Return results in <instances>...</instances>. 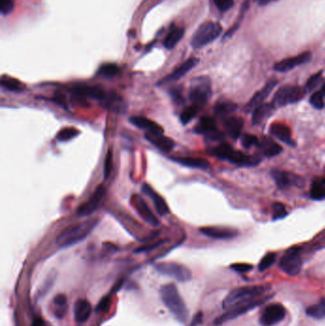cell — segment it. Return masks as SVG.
I'll return each instance as SVG.
<instances>
[{"label":"cell","instance_id":"1","mask_svg":"<svg viewBox=\"0 0 325 326\" xmlns=\"http://www.w3.org/2000/svg\"><path fill=\"white\" fill-rule=\"evenodd\" d=\"M72 93L76 98L81 99H95L99 101L105 108L113 111H121L123 101L121 98L114 93H108L103 88L97 85L76 84L72 88Z\"/></svg>","mask_w":325,"mask_h":326},{"label":"cell","instance_id":"2","mask_svg":"<svg viewBox=\"0 0 325 326\" xmlns=\"http://www.w3.org/2000/svg\"><path fill=\"white\" fill-rule=\"evenodd\" d=\"M161 296L166 308L180 323L185 324L189 319V311L178 292L176 286L173 283H168L162 286Z\"/></svg>","mask_w":325,"mask_h":326},{"label":"cell","instance_id":"3","mask_svg":"<svg viewBox=\"0 0 325 326\" xmlns=\"http://www.w3.org/2000/svg\"><path fill=\"white\" fill-rule=\"evenodd\" d=\"M98 223V218H90L86 221L69 226L57 237L56 242L60 247H69L86 239Z\"/></svg>","mask_w":325,"mask_h":326},{"label":"cell","instance_id":"4","mask_svg":"<svg viewBox=\"0 0 325 326\" xmlns=\"http://www.w3.org/2000/svg\"><path fill=\"white\" fill-rule=\"evenodd\" d=\"M267 288L268 287L264 285H252L236 288L228 294L227 297L223 301L222 306L224 309H230L235 305L253 301L264 293Z\"/></svg>","mask_w":325,"mask_h":326},{"label":"cell","instance_id":"5","mask_svg":"<svg viewBox=\"0 0 325 326\" xmlns=\"http://www.w3.org/2000/svg\"><path fill=\"white\" fill-rule=\"evenodd\" d=\"M222 27L217 22L208 21L201 24L193 35L191 44L193 48L199 49L213 42L221 33Z\"/></svg>","mask_w":325,"mask_h":326},{"label":"cell","instance_id":"6","mask_svg":"<svg viewBox=\"0 0 325 326\" xmlns=\"http://www.w3.org/2000/svg\"><path fill=\"white\" fill-rule=\"evenodd\" d=\"M305 90L300 86L286 85L280 88L275 94L272 104L277 107H283L289 104L297 103L302 100L305 95Z\"/></svg>","mask_w":325,"mask_h":326},{"label":"cell","instance_id":"7","mask_svg":"<svg viewBox=\"0 0 325 326\" xmlns=\"http://www.w3.org/2000/svg\"><path fill=\"white\" fill-rule=\"evenodd\" d=\"M160 274L170 277L179 283H186L192 279V272L186 266L173 261L160 262L155 266Z\"/></svg>","mask_w":325,"mask_h":326},{"label":"cell","instance_id":"8","mask_svg":"<svg viewBox=\"0 0 325 326\" xmlns=\"http://www.w3.org/2000/svg\"><path fill=\"white\" fill-rule=\"evenodd\" d=\"M211 97V83L207 77L195 78L189 92V98L193 104L202 108Z\"/></svg>","mask_w":325,"mask_h":326},{"label":"cell","instance_id":"9","mask_svg":"<svg viewBox=\"0 0 325 326\" xmlns=\"http://www.w3.org/2000/svg\"><path fill=\"white\" fill-rule=\"evenodd\" d=\"M300 248L292 247L286 251L280 261V268L289 276H297L302 271L303 260Z\"/></svg>","mask_w":325,"mask_h":326},{"label":"cell","instance_id":"10","mask_svg":"<svg viewBox=\"0 0 325 326\" xmlns=\"http://www.w3.org/2000/svg\"><path fill=\"white\" fill-rule=\"evenodd\" d=\"M268 299H269V297L265 298V299H261V300L255 299L253 301H249V302H246V303H242V304L235 305L232 308H230L228 312L217 318L216 321H215V324L217 326H219V325H222V324L226 323L228 321H232V320L238 318L239 316L247 313L250 310L260 306L261 304H263Z\"/></svg>","mask_w":325,"mask_h":326},{"label":"cell","instance_id":"11","mask_svg":"<svg viewBox=\"0 0 325 326\" xmlns=\"http://www.w3.org/2000/svg\"><path fill=\"white\" fill-rule=\"evenodd\" d=\"M286 310L281 304H273L265 307L260 317V324L262 326H273L285 318Z\"/></svg>","mask_w":325,"mask_h":326},{"label":"cell","instance_id":"12","mask_svg":"<svg viewBox=\"0 0 325 326\" xmlns=\"http://www.w3.org/2000/svg\"><path fill=\"white\" fill-rule=\"evenodd\" d=\"M105 194H106V188L103 185L98 186L97 190L95 191V193L93 194V196L87 200V202L78 208L77 215L82 216V217L92 215L95 211H97V209L99 206V204L101 203Z\"/></svg>","mask_w":325,"mask_h":326},{"label":"cell","instance_id":"13","mask_svg":"<svg viewBox=\"0 0 325 326\" xmlns=\"http://www.w3.org/2000/svg\"><path fill=\"white\" fill-rule=\"evenodd\" d=\"M195 131L197 134L204 135L207 139L212 141H219L223 138V135L217 130L216 120L211 117L201 118Z\"/></svg>","mask_w":325,"mask_h":326},{"label":"cell","instance_id":"14","mask_svg":"<svg viewBox=\"0 0 325 326\" xmlns=\"http://www.w3.org/2000/svg\"><path fill=\"white\" fill-rule=\"evenodd\" d=\"M311 59H312V54L310 52H305L296 56L285 58L282 61L276 63L274 66V69L275 71L280 73H286L295 69L298 66L303 65L309 62Z\"/></svg>","mask_w":325,"mask_h":326},{"label":"cell","instance_id":"15","mask_svg":"<svg viewBox=\"0 0 325 326\" xmlns=\"http://www.w3.org/2000/svg\"><path fill=\"white\" fill-rule=\"evenodd\" d=\"M272 176L280 189H287L291 186L303 187L304 179L298 175L281 170L272 171Z\"/></svg>","mask_w":325,"mask_h":326},{"label":"cell","instance_id":"16","mask_svg":"<svg viewBox=\"0 0 325 326\" xmlns=\"http://www.w3.org/2000/svg\"><path fill=\"white\" fill-rule=\"evenodd\" d=\"M197 63H198L197 58H195V57L189 58L188 60L185 61L184 63H182L181 65L178 66L176 69H174L173 73H171L169 76H165L163 79L160 81L159 84L162 85V84H166V83L177 81L182 76H184L188 72H190Z\"/></svg>","mask_w":325,"mask_h":326},{"label":"cell","instance_id":"17","mask_svg":"<svg viewBox=\"0 0 325 326\" xmlns=\"http://www.w3.org/2000/svg\"><path fill=\"white\" fill-rule=\"evenodd\" d=\"M133 203H134V206L136 208L137 212L139 213V215L141 216L143 220H145L147 223H149L153 226H158L160 224L159 219L157 218V217H155L151 209L149 208L147 203L144 201V199L141 196H134Z\"/></svg>","mask_w":325,"mask_h":326},{"label":"cell","instance_id":"18","mask_svg":"<svg viewBox=\"0 0 325 326\" xmlns=\"http://www.w3.org/2000/svg\"><path fill=\"white\" fill-rule=\"evenodd\" d=\"M277 84H278L277 80H270L269 82H267L264 87L260 90L258 93H256L254 95V97L251 98V100L247 103V105L245 107V110L246 111L255 110L261 104H263L262 102L269 97V95L271 94L274 88L277 86Z\"/></svg>","mask_w":325,"mask_h":326},{"label":"cell","instance_id":"19","mask_svg":"<svg viewBox=\"0 0 325 326\" xmlns=\"http://www.w3.org/2000/svg\"><path fill=\"white\" fill-rule=\"evenodd\" d=\"M142 192L146 196H149L154 201L155 208L160 216H165L170 213L169 207L167 205L165 199L163 198L162 196H160L150 185L146 184V183L142 185Z\"/></svg>","mask_w":325,"mask_h":326},{"label":"cell","instance_id":"20","mask_svg":"<svg viewBox=\"0 0 325 326\" xmlns=\"http://www.w3.org/2000/svg\"><path fill=\"white\" fill-rule=\"evenodd\" d=\"M199 231L206 237L215 239H234L239 235L237 230L222 227H203L199 229Z\"/></svg>","mask_w":325,"mask_h":326},{"label":"cell","instance_id":"21","mask_svg":"<svg viewBox=\"0 0 325 326\" xmlns=\"http://www.w3.org/2000/svg\"><path fill=\"white\" fill-rule=\"evenodd\" d=\"M130 122L136 127L141 128L143 130L146 131L147 134H152V135H162V127L158 124L157 122L149 120L144 117H132L130 119Z\"/></svg>","mask_w":325,"mask_h":326},{"label":"cell","instance_id":"22","mask_svg":"<svg viewBox=\"0 0 325 326\" xmlns=\"http://www.w3.org/2000/svg\"><path fill=\"white\" fill-rule=\"evenodd\" d=\"M227 161L233 164L238 165V166L251 167V166L259 165L261 159L258 156H246L242 152L233 150L230 154Z\"/></svg>","mask_w":325,"mask_h":326},{"label":"cell","instance_id":"23","mask_svg":"<svg viewBox=\"0 0 325 326\" xmlns=\"http://www.w3.org/2000/svg\"><path fill=\"white\" fill-rule=\"evenodd\" d=\"M92 314V305L85 299L77 300L74 306V318L77 324H84Z\"/></svg>","mask_w":325,"mask_h":326},{"label":"cell","instance_id":"24","mask_svg":"<svg viewBox=\"0 0 325 326\" xmlns=\"http://www.w3.org/2000/svg\"><path fill=\"white\" fill-rule=\"evenodd\" d=\"M270 133L281 142L286 143L287 145L295 147L296 143L293 140L290 129L282 123H274L270 128Z\"/></svg>","mask_w":325,"mask_h":326},{"label":"cell","instance_id":"25","mask_svg":"<svg viewBox=\"0 0 325 326\" xmlns=\"http://www.w3.org/2000/svg\"><path fill=\"white\" fill-rule=\"evenodd\" d=\"M145 139L149 142H151L153 145L158 147L162 152L169 153L173 150L174 146V142L172 139L168 137H164L163 135H152V134H146Z\"/></svg>","mask_w":325,"mask_h":326},{"label":"cell","instance_id":"26","mask_svg":"<svg viewBox=\"0 0 325 326\" xmlns=\"http://www.w3.org/2000/svg\"><path fill=\"white\" fill-rule=\"evenodd\" d=\"M261 154L264 157L273 158L279 156L282 152L281 145H279L275 141H273L269 137H263L259 143Z\"/></svg>","mask_w":325,"mask_h":326},{"label":"cell","instance_id":"27","mask_svg":"<svg viewBox=\"0 0 325 326\" xmlns=\"http://www.w3.org/2000/svg\"><path fill=\"white\" fill-rule=\"evenodd\" d=\"M224 128L228 135L233 139H239L243 128V120L238 117H229L224 121Z\"/></svg>","mask_w":325,"mask_h":326},{"label":"cell","instance_id":"28","mask_svg":"<svg viewBox=\"0 0 325 326\" xmlns=\"http://www.w3.org/2000/svg\"><path fill=\"white\" fill-rule=\"evenodd\" d=\"M275 108L276 107L272 103H263L259 107H257L253 113V118H252L253 124L257 125L267 120L273 114Z\"/></svg>","mask_w":325,"mask_h":326},{"label":"cell","instance_id":"29","mask_svg":"<svg viewBox=\"0 0 325 326\" xmlns=\"http://www.w3.org/2000/svg\"><path fill=\"white\" fill-rule=\"evenodd\" d=\"M173 161L174 163L190 168L201 169V170H207L210 168L209 163L204 159H200V158H175L173 159Z\"/></svg>","mask_w":325,"mask_h":326},{"label":"cell","instance_id":"30","mask_svg":"<svg viewBox=\"0 0 325 326\" xmlns=\"http://www.w3.org/2000/svg\"><path fill=\"white\" fill-rule=\"evenodd\" d=\"M184 35V29L180 27H174L166 35L163 44L167 49H173V47L180 41Z\"/></svg>","mask_w":325,"mask_h":326},{"label":"cell","instance_id":"31","mask_svg":"<svg viewBox=\"0 0 325 326\" xmlns=\"http://www.w3.org/2000/svg\"><path fill=\"white\" fill-rule=\"evenodd\" d=\"M68 310V301L65 295L58 294L54 299V315L57 319H63Z\"/></svg>","mask_w":325,"mask_h":326},{"label":"cell","instance_id":"32","mask_svg":"<svg viewBox=\"0 0 325 326\" xmlns=\"http://www.w3.org/2000/svg\"><path fill=\"white\" fill-rule=\"evenodd\" d=\"M310 196L316 200L325 199V178L315 179L311 186Z\"/></svg>","mask_w":325,"mask_h":326},{"label":"cell","instance_id":"33","mask_svg":"<svg viewBox=\"0 0 325 326\" xmlns=\"http://www.w3.org/2000/svg\"><path fill=\"white\" fill-rule=\"evenodd\" d=\"M306 314L316 320L325 319V298L322 299L318 304L308 307Z\"/></svg>","mask_w":325,"mask_h":326},{"label":"cell","instance_id":"34","mask_svg":"<svg viewBox=\"0 0 325 326\" xmlns=\"http://www.w3.org/2000/svg\"><path fill=\"white\" fill-rule=\"evenodd\" d=\"M238 105L232 101H219L215 106V113L219 117H225L234 113Z\"/></svg>","mask_w":325,"mask_h":326},{"label":"cell","instance_id":"35","mask_svg":"<svg viewBox=\"0 0 325 326\" xmlns=\"http://www.w3.org/2000/svg\"><path fill=\"white\" fill-rule=\"evenodd\" d=\"M1 86L11 92H20L25 88L24 84L19 80L10 76H3L1 78Z\"/></svg>","mask_w":325,"mask_h":326},{"label":"cell","instance_id":"36","mask_svg":"<svg viewBox=\"0 0 325 326\" xmlns=\"http://www.w3.org/2000/svg\"><path fill=\"white\" fill-rule=\"evenodd\" d=\"M200 110L199 107H197L195 104H192L186 108L181 112L180 116H179V120H180V122L183 124V125H186L188 124L191 120H194L195 116L197 115L198 111Z\"/></svg>","mask_w":325,"mask_h":326},{"label":"cell","instance_id":"37","mask_svg":"<svg viewBox=\"0 0 325 326\" xmlns=\"http://www.w3.org/2000/svg\"><path fill=\"white\" fill-rule=\"evenodd\" d=\"M233 150L234 149L231 147V145H229L227 143H221V144L216 146L215 148H213L212 154L219 160L227 161L230 154L232 153Z\"/></svg>","mask_w":325,"mask_h":326},{"label":"cell","instance_id":"38","mask_svg":"<svg viewBox=\"0 0 325 326\" xmlns=\"http://www.w3.org/2000/svg\"><path fill=\"white\" fill-rule=\"evenodd\" d=\"M79 135V131L76 128H65L59 131L56 135V140L58 142H68L75 139Z\"/></svg>","mask_w":325,"mask_h":326},{"label":"cell","instance_id":"39","mask_svg":"<svg viewBox=\"0 0 325 326\" xmlns=\"http://www.w3.org/2000/svg\"><path fill=\"white\" fill-rule=\"evenodd\" d=\"M120 73V68L116 64L113 63H108L101 66L98 70V74L99 76H104V77H113L117 76Z\"/></svg>","mask_w":325,"mask_h":326},{"label":"cell","instance_id":"40","mask_svg":"<svg viewBox=\"0 0 325 326\" xmlns=\"http://www.w3.org/2000/svg\"><path fill=\"white\" fill-rule=\"evenodd\" d=\"M272 216H273L274 220H279V219L284 218L287 216L286 207L284 206V204H282L281 202L274 203L272 207Z\"/></svg>","mask_w":325,"mask_h":326},{"label":"cell","instance_id":"41","mask_svg":"<svg viewBox=\"0 0 325 326\" xmlns=\"http://www.w3.org/2000/svg\"><path fill=\"white\" fill-rule=\"evenodd\" d=\"M276 259H277V255L275 253L266 254L260 261V264H259V270L261 272L267 270L274 264Z\"/></svg>","mask_w":325,"mask_h":326},{"label":"cell","instance_id":"42","mask_svg":"<svg viewBox=\"0 0 325 326\" xmlns=\"http://www.w3.org/2000/svg\"><path fill=\"white\" fill-rule=\"evenodd\" d=\"M322 76H323V73L320 72L318 74H315L314 76H311L308 79V81H307V83L305 85V88H304L305 92H311V91H313L314 89H316L317 86L321 83L322 79H323Z\"/></svg>","mask_w":325,"mask_h":326},{"label":"cell","instance_id":"43","mask_svg":"<svg viewBox=\"0 0 325 326\" xmlns=\"http://www.w3.org/2000/svg\"><path fill=\"white\" fill-rule=\"evenodd\" d=\"M325 97L321 92L314 93L310 98V103L311 105L316 109H323L325 107Z\"/></svg>","mask_w":325,"mask_h":326},{"label":"cell","instance_id":"44","mask_svg":"<svg viewBox=\"0 0 325 326\" xmlns=\"http://www.w3.org/2000/svg\"><path fill=\"white\" fill-rule=\"evenodd\" d=\"M260 143V141L257 137L253 136V135H249V134H246L242 137L241 139V144L244 148H251L252 146H255V145H259Z\"/></svg>","mask_w":325,"mask_h":326},{"label":"cell","instance_id":"45","mask_svg":"<svg viewBox=\"0 0 325 326\" xmlns=\"http://www.w3.org/2000/svg\"><path fill=\"white\" fill-rule=\"evenodd\" d=\"M112 166H113V152L110 149L106 158H105V163H104V178L107 179L109 175L111 174V170H112Z\"/></svg>","mask_w":325,"mask_h":326},{"label":"cell","instance_id":"46","mask_svg":"<svg viewBox=\"0 0 325 326\" xmlns=\"http://www.w3.org/2000/svg\"><path fill=\"white\" fill-rule=\"evenodd\" d=\"M214 3L220 11H226L234 6V0H214Z\"/></svg>","mask_w":325,"mask_h":326},{"label":"cell","instance_id":"47","mask_svg":"<svg viewBox=\"0 0 325 326\" xmlns=\"http://www.w3.org/2000/svg\"><path fill=\"white\" fill-rule=\"evenodd\" d=\"M233 270H235L238 273H246L253 269V265L248 264V263H235L230 266Z\"/></svg>","mask_w":325,"mask_h":326},{"label":"cell","instance_id":"48","mask_svg":"<svg viewBox=\"0 0 325 326\" xmlns=\"http://www.w3.org/2000/svg\"><path fill=\"white\" fill-rule=\"evenodd\" d=\"M13 9L12 0H1L0 3V11L2 14H8Z\"/></svg>","mask_w":325,"mask_h":326},{"label":"cell","instance_id":"49","mask_svg":"<svg viewBox=\"0 0 325 326\" xmlns=\"http://www.w3.org/2000/svg\"><path fill=\"white\" fill-rule=\"evenodd\" d=\"M313 247L315 249L325 248V231L320 234L313 241Z\"/></svg>","mask_w":325,"mask_h":326},{"label":"cell","instance_id":"50","mask_svg":"<svg viewBox=\"0 0 325 326\" xmlns=\"http://www.w3.org/2000/svg\"><path fill=\"white\" fill-rule=\"evenodd\" d=\"M166 240H163V241H159L155 244H152V245H149V246H142L141 248L137 249L135 251V253H142V252H149V251L154 250V249H157L159 246H162L163 243H165Z\"/></svg>","mask_w":325,"mask_h":326},{"label":"cell","instance_id":"51","mask_svg":"<svg viewBox=\"0 0 325 326\" xmlns=\"http://www.w3.org/2000/svg\"><path fill=\"white\" fill-rule=\"evenodd\" d=\"M201 320H202V314L201 313H198L197 315L195 316L194 318V321H193V324H192V326H196L198 324L201 323Z\"/></svg>","mask_w":325,"mask_h":326},{"label":"cell","instance_id":"52","mask_svg":"<svg viewBox=\"0 0 325 326\" xmlns=\"http://www.w3.org/2000/svg\"><path fill=\"white\" fill-rule=\"evenodd\" d=\"M33 326H53L50 323H48V322H44V321H42V320H37L35 323H34V325H33Z\"/></svg>","mask_w":325,"mask_h":326},{"label":"cell","instance_id":"53","mask_svg":"<svg viewBox=\"0 0 325 326\" xmlns=\"http://www.w3.org/2000/svg\"><path fill=\"white\" fill-rule=\"evenodd\" d=\"M258 1H259L260 5H267V4L272 3L274 1H277V0H258Z\"/></svg>","mask_w":325,"mask_h":326},{"label":"cell","instance_id":"54","mask_svg":"<svg viewBox=\"0 0 325 326\" xmlns=\"http://www.w3.org/2000/svg\"><path fill=\"white\" fill-rule=\"evenodd\" d=\"M321 93L323 94V96L325 97V83L323 85V87H322V90H321Z\"/></svg>","mask_w":325,"mask_h":326}]
</instances>
